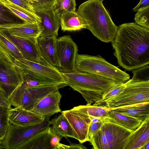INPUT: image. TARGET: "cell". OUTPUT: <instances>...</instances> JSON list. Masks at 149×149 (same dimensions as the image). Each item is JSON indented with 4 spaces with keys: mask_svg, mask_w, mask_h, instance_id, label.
<instances>
[{
    "mask_svg": "<svg viewBox=\"0 0 149 149\" xmlns=\"http://www.w3.org/2000/svg\"><path fill=\"white\" fill-rule=\"evenodd\" d=\"M118 65L132 71L149 64V29L134 22L118 26L111 42Z\"/></svg>",
    "mask_w": 149,
    "mask_h": 149,
    "instance_id": "cell-1",
    "label": "cell"
},
{
    "mask_svg": "<svg viewBox=\"0 0 149 149\" xmlns=\"http://www.w3.org/2000/svg\"><path fill=\"white\" fill-rule=\"evenodd\" d=\"M103 0H88L79 7L77 13L89 30L97 38L106 42H112L118 28L104 6Z\"/></svg>",
    "mask_w": 149,
    "mask_h": 149,
    "instance_id": "cell-2",
    "label": "cell"
},
{
    "mask_svg": "<svg viewBox=\"0 0 149 149\" xmlns=\"http://www.w3.org/2000/svg\"><path fill=\"white\" fill-rule=\"evenodd\" d=\"M62 73L68 86L80 93L88 106L101 100L110 89L118 84L96 75L77 70Z\"/></svg>",
    "mask_w": 149,
    "mask_h": 149,
    "instance_id": "cell-3",
    "label": "cell"
},
{
    "mask_svg": "<svg viewBox=\"0 0 149 149\" xmlns=\"http://www.w3.org/2000/svg\"><path fill=\"white\" fill-rule=\"evenodd\" d=\"M4 65L17 72L23 79L25 77L46 82L60 88L68 86L63 74L57 69L47 67L13 56Z\"/></svg>",
    "mask_w": 149,
    "mask_h": 149,
    "instance_id": "cell-4",
    "label": "cell"
},
{
    "mask_svg": "<svg viewBox=\"0 0 149 149\" xmlns=\"http://www.w3.org/2000/svg\"><path fill=\"white\" fill-rule=\"evenodd\" d=\"M76 70L96 75L124 83L130 78V75L111 64L99 55L92 56L78 54L75 60Z\"/></svg>",
    "mask_w": 149,
    "mask_h": 149,
    "instance_id": "cell-5",
    "label": "cell"
},
{
    "mask_svg": "<svg viewBox=\"0 0 149 149\" xmlns=\"http://www.w3.org/2000/svg\"><path fill=\"white\" fill-rule=\"evenodd\" d=\"M102 120L104 123L100 129L89 139L92 148L123 149L128 137L133 131Z\"/></svg>",
    "mask_w": 149,
    "mask_h": 149,
    "instance_id": "cell-6",
    "label": "cell"
},
{
    "mask_svg": "<svg viewBox=\"0 0 149 149\" xmlns=\"http://www.w3.org/2000/svg\"><path fill=\"white\" fill-rule=\"evenodd\" d=\"M121 93L104 102L93 105L110 108L144 102H149V81L126 82Z\"/></svg>",
    "mask_w": 149,
    "mask_h": 149,
    "instance_id": "cell-7",
    "label": "cell"
},
{
    "mask_svg": "<svg viewBox=\"0 0 149 149\" xmlns=\"http://www.w3.org/2000/svg\"><path fill=\"white\" fill-rule=\"evenodd\" d=\"M59 88L56 85L26 88L21 85L13 92L8 99L12 106L30 111L44 97Z\"/></svg>",
    "mask_w": 149,
    "mask_h": 149,
    "instance_id": "cell-8",
    "label": "cell"
},
{
    "mask_svg": "<svg viewBox=\"0 0 149 149\" xmlns=\"http://www.w3.org/2000/svg\"><path fill=\"white\" fill-rule=\"evenodd\" d=\"M49 119L40 123L24 126L10 124L6 134L0 145V149H16L38 132L50 125Z\"/></svg>",
    "mask_w": 149,
    "mask_h": 149,
    "instance_id": "cell-9",
    "label": "cell"
},
{
    "mask_svg": "<svg viewBox=\"0 0 149 149\" xmlns=\"http://www.w3.org/2000/svg\"><path fill=\"white\" fill-rule=\"evenodd\" d=\"M78 48L70 36L57 38L56 52L57 69L61 73H69L76 70L75 60Z\"/></svg>",
    "mask_w": 149,
    "mask_h": 149,
    "instance_id": "cell-10",
    "label": "cell"
},
{
    "mask_svg": "<svg viewBox=\"0 0 149 149\" xmlns=\"http://www.w3.org/2000/svg\"><path fill=\"white\" fill-rule=\"evenodd\" d=\"M53 7H33L35 13L40 19L41 29L40 37L57 38L60 26V16L54 10Z\"/></svg>",
    "mask_w": 149,
    "mask_h": 149,
    "instance_id": "cell-11",
    "label": "cell"
},
{
    "mask_svg": "<svg viewBox=\"0 0 149 149\" xmlns=\"http://www.w3.org/2000/svg\"><path fill=\"white\" fill-rule=\"evenodd\" d=\"M69 122L76 133L77 139L81 144L89 141L88 131L91 122V117L88 115L74 108L61 111Z\"/></svg>",
    "mask_w": 149,
    "mask_h": 149,
    "instance_id": "cell-12",
    "label": "cell"
},
{
    "mask_svg": "<svg viewBox=\"0 0 149 149\" xmlns=\"http://www.w3.org/2000/svg\"><path fill=\"white\" fill-rule=\"evenodd\" d=\"M3 32L7 38L20 51L23 58L47 67L54 68L41 54L37 45L36 40L33 41L15 37Z\"/></svg>",
    "mask_w": 149,
    "mask_h": 149,
    "instance_id": "cell-13",
    "label": "cell"
},
{
    "mask_svg": "<svg viewBox=\"0 0 149 149\" xmlns=\"http://www.w3.org/2000/svg\"><path fill=\"white\" fill-rule=\"evenodd\" d=\"M61 98L58 90L54 91L41 100L30 111L45 119H49L52 115L61 111L59 104Z\"/></svg>",
    "mask_w": 149,
    "mask_h": 149,
    "instance_id": "cell-14",
    "label": "cell"
},
{
    "mask_svg": "<svg viewBox=\"0 0 149 149\" xmlns=\"http://www.w3.org/2000/svg\"><path fill=\"white\" fill-rule=\"evenodd\" d=\"M0 30L13 36L33 41L36 40L41 32L39 23H26L23 24L0 26Z\"/></svg>",
    "mask_w": 149,
    "mask_h": 149,
    "instance_id": "cell-15",
    "label": "cell"
},
{
    "mask_svg": "<svg viewBox=\"0 0 149 149\" xmlns=\"http://www.w3.org/2000/svg\"><path fill=\"white\" fill-rule=\"evenodd\" d=\"M149 142V118L128 137L123 149H145Z\"/></svg>",
    "mask_w": 149,
    "mask_h": 149,
    "instance_id": "cell-16",
    "label": "cell"
},
{
    "mask_svg": "<svg viewBox=\"0 0 149 149\" xmlns=\"http://www.w3.org/2000/svg\"><path fill=\"white\" fill-rule=\"evenodd\" d=\"M8 118L10 124L20 126L33 125L45 119L30 111L19 107L9 109Z\"/></svg>",
    "mask_w": 149,
    "mask_h": 149,
    "instance_id": "cell-17",
    "label": "cell"
},
{
    "mask_svg": "<svg viewBox=\"0 0 149 149\" xmlns=\"http://www.w3.org/2000/svg\"><path fill=\"white\" fill-rule=\"evenodd\" d=\"M23 81L17 73L0 63V87L8 98Z\"/></svg>",
    "mask_w": 149,
    "mask_h": 149,
    "instance_id": "cell-18",
    "label": "cell"
},
{
    "mask_svg": "<svg viewBox=\"0 0 149 149\" xmlns=\"http://www.w3.org/2000/svg\"><path fill=\"white\" fill-rule=\"evenodd\" d=\"M50 126L38 132L29 140L21 144L16 149H52Z\"/></svg>",
    "mask_w": 149,
    "mask_h": 149,
    "instance_id": "cell-19",
    "label": "cell"
},
{
    "mask_svg": "<svg viewBox=\"0 0 149 149\" xmlns=\"http://www.w3.org/2000/svg\"><path fill=\"white\" fill-rule=\"evenodd\" d=\"M57 38L54 36L47 38L39 37L36 41L37 45L42 56L53 67L56 69L57 65L56 43Z\"/></svg>",
    "mask_w": 149,
    "mask_h": 149,
    "instance_id": "cell-20",
    "label": "cell"
},
{
    "mask_svg": "<svg viewBox=\"0 0 149 149\" xmlns=\"http://www.w3.org/2000/svg\"><path fill=\"white\" fill-rule=\"evenodd\" d=\"M101 120L114 123L134 131L141 125V122L136 118L121 113L114 109L110 111Z\"/></svg>",
    "mask_w": 149,
    "mask_h": 149,
    "instance_id": "cell-21",
    "label": "cell"
},
{
    "mask_svg": "<svg viewBox=\"0 0 149 149\" xmlns=\"http://www.w3.org/2000/svg\"><path fill=\"white\" fill-rule=\"evenodd\" d=\"M114 110L134 118L141 123L149 118V102H144L116 108Z\"/></svg>",
    "mask_w": 149,
    "mask_h": 149,
    "instance_id": "cell-22",
    "label": "cell"
},
{
    "mask_svg": "<svg viewBox=\"0 0 149 149\" xmlns=\"http://www.w3.org/2000/svg\"><path fill=\"white\" fill-rule=\"evenodd\" d=\"M60 25L63 31H72L87 28V24L77 12H67L60 16Z\"/></svg>",
    "mask_w": 149,
    "mask_h": 149,
    "instance_id": "cell-23",
    "label": "cell"
},
{
    "mask_svg": "<svg viewBox=\"0 0 149 149\" xmlns=\"http://www.w3.org/2000/svg\"><path fill=\"white\" fill-rule=\"evenodd\" d=\"M53 132L59 136L77 139V136L64 114H61L50 121Z\"/></svg>",
    "mask_w": 149,
    "mask_h": 149,
    "instance_id": "cell-24",
    "label": "cell"
},
{
    "mask_svg": "<svg viewBox=\"0 0 149 149\" xmlns=\"http://www.w3.org/2000/svg\"><path fill=\"white\" fill-rule=\"evenodd\" d=\"M26 23L0 1V26L23 24Z\"/></svg>",
    "mask_w": 149,
    "mask_h": 149,
    "instance_id": "cell-25",
    "label": "cell"
},
{
    "mask_svg": "<svg viewBox=\"0 0 149 149\" xmlns=\"http://www.w3.org/2000/svg\"><path fill=\"white\" fill-rule=\"evenodd\" d=\"M0 1L13 13L24 19L26 23H40V19L35 13L27 10L5 0Z\"/></svg>",
    "mask_w": 149,
    "mask_h": 149,
    "instance_id": "cell-26",
    "label": "cell"
},
{
    "mask_svg": "<svg viewBox=\"0 0 149 149\" xmlns=\"http://www.w3.org/2000/svg\"><path fill=\"white\" fill-rule=\"evenodd\" d=\"M74 108L82 112L92 118L100 119L105 117L111 110L115 108H107L93 105H80L74 107Z\"/></svg>",
    "mask_w": 149,
    "mask_h": 149,
    "instance_id": "cell-27",
    "label": "cell"
},
{
    "mask_svg": "<svg viewBox=\"0 0 149 149\" xmlns=\"http://www.w3.org/2000/svg\"><path fill=\"white\" fill-rule=\"evenodd\" d=\"M53 8L54 10L60 16L65 12H75V0H56Z\"/></svg>",
    "mask_w": 149,
    "mask_h": 149,
    "instance_id": "cell-28",
    "label": "cell"
},
{
    "mask_svg": "<svg viewBox=\"0 0 149 149\" xmlns=\"http://www.w3.org/2000/svg\"><path fill=\"white\" fill-rule=\"evenodd\" d=\"M8 109L0 106V142L5 137L10 124L8 118Z\"/></svg>",
    "mask_w": 149,
    "mask_h": 149,
    "instance_id": "cell-29",
    "label": "cell"
},
{
    "mask_svg": "<svg viewBox=\"0 0 149 149\" xmlns=\"http://www.w3.org/2000/svg\"><path fill=\"white\" fill-rule=\"evenodd\" d=\"M134 20L136 24L149 29V6L137 11Z\"/></svg>",
    "mask_w": 149,
    "mask_h": 149,
    "instance_id": "cell-30",
    "label": "cell"
},
{
    "mask_svg": "<svg viewBox=\"0 0 149 149\" xmlns=\"http://www.w3.org/2000/svg\"><path fill=\"white\" fill-rule=\"evenodd\" d=\"M133 76L130 79L132 81H149V66L146 65L132 71Z\"/></svg>",
    "mask_w": 149,
    "mask_h": 149,
    "instance_id": "cell-31",
    "label": "cell"
},
{
    "mask_svg": "<svg viewBox=\"0 0 149 149\" xmlns=\"http://www.w3.org/2000/svg\"><path fill=\"white\" fill-rule=\"evenodd\" d=\"M126 85V82L123 84H116L103 96L101 100L95 102L94 104L102 102L119 94L124 89Z\"/></svg>",
    "mask_w": 149,
    "mask_h": 149,
    "instance_id": "cell-32",
    "label": "cell"
},
{
    "mask_svg": "<svg viewBox=\"0 0 149 149\" xmlns=\"http://www.w3.org/2000/svg\"><path fill=\"white\" fill-rule=\"evenodd\" d=\"M21 85L24 88H28L51 85L48 83L36 79L25 77Z\"/></svg>",
    "mask_w": 149,
    "mask_h": 149,
    "instance_id": "cell-33",
    "label": "cell"
},
{
    "mask_svg": "<svg viewBox=\"0 0 149 149\" xmlns=\"http://www.w3.org/2000/svg\"><path fill=\"white\" fill-rule=\"evenodd\" d=\"M19 6L30 12L35 13L34 11L28 0H5Z\"/></svg>",
    "mask_w": 149,
    "mask_h": 149,
    "instance_id": "cell-34",
    "label": "cell"
},
{
    "mask_svg": "<svg viewBox=\"0 0 149 149\" xmlns=\"http://www.w3.org/2000/svg\"><path fill=\"white\" fill-rule=\"evenodd\" d=\"M103 123V121L102 120L96 123L91 122L88 131V136L89 139L100 129Z\"/></svg>",
    "mask_w": 149,
    "mask_h": 149,
    "instance_id": "cell-35",
    "label": "cell"
},
{
    "mask_svg": "<svg viewBox=\"0 0 149 149\" xmlns=\"http://www.w3.org/2000/svg\"><path fill=\"white\" fill-rule=\"evenodd\" d=\"M56 0H36L33 3H30L32 7H53Z\"/></svg>",
    "mask_w": 149,
    "mask_h": 149,
    "instance_id": "cell-36",
    "label": "cell"
},
{
    "mask_svg": "<svg viewBox=\"0 0 149 149\" xmlns=\"http://www.w3.org/2000/svg\"><path fill=\"white\" fill-rule=\"evenodd\" d=\"M0 106L10 109L11 105L8 99L5 95L2 89L0 87Z\"/></svg>",
    "mask_w": 149,
    "mask_h": 149,
    "instance_id": "cell-37",
    "label": "cell"
},
{
    "mask_svg": "<svg viewBox=\"0 0 149 149\" xmlns=\"http://www.w3.org/2000/svg\"><path fill=\"white\" fill-rule=\"evenodd\" d=\"M149 6V0H140L139 3L133 9L134 11H137Z\"/></svg>",
    "mask_w": 149,
    "mask_h": 149,
    "instance_id": "cell-38",
    "label": "cell"
},
{
    "mask_svg": "<svg viewBox=\"0 0 149 149\" xmlns=\"http://www.w3.org/2000/svg\"><path fill=\"white\" fill-rule=\"evenodd\" d=\"M70 149H87V148L83 145L79 144H77L71 143L70 145H69Z\"/></svg>",
    "mask_w": 149,
    "mask_h": 149,
    "instance_id": "cell-39",
    "label": "cell"
},
{
    "mask_svg": "<svg viewBox=\"0 0 149 149\" xmlns=\"http://www.w3.org/2000/svg\"><path fill=\"white\" fill-rule=\"evenodd\" d=\"M90 117L91 119L92 123H96L101 120L100 119L98 118H92L91 117Z\"/></svg>",
    "mask_w": 149,
    "mask_h": 149,
    "instance_id": "cell-40",
    "label": "cell"
},
{
    "mask_svg": "<svg viewBox=\"0 0 149 149\" xmlns=\"http://www.w3.org/2000/svg\"><path fill=\"white\" fill-rule=\"evenodd\" d=\"M145 149H149V142L146 145Z\"/></svg>",
    "mask_w": 149,
    "mask_h": 149,
    "instance_id": "cell-41",
    "label": "cell"
},
{
    "mask_svg": "<svg viewBox=\"0 0 149 149\" xmlns=\"http://www.w3.org/2000/svg\"><path fill=\"white\" fill-rule=\"evenodd\" d=\"M30 3H33L36 0H28Z\"/></svg>",
    "mask_w": 149,
    "mask_h": 149,
    "instance_id": "cell-42",
    "label": "cell"
},
{
    "mask_svg": "<svg viewBox=\"0 0 149 149\" xmlns=\"http://www.w3.org/2000/svg\"><path fill=\"white\" fill-rule=\"evenodd\" d=\"M1 142H0V144H1Z\"/></svg>",
    "mask_w": 149,
    "mask_h": 149,
    "instance_id": "cell-43",
    "label": "cell"
},
{
    "mask_svg": "<svg viewBox=\"0 0 149 149\" xmlns=\"http://www.w3.org/2000/svg\"></svg>",
    "mask_w": 149,
    "mask_h": 149,
    "instance_id": "cell-44",
    "label": "cell"
}]
</instances>
